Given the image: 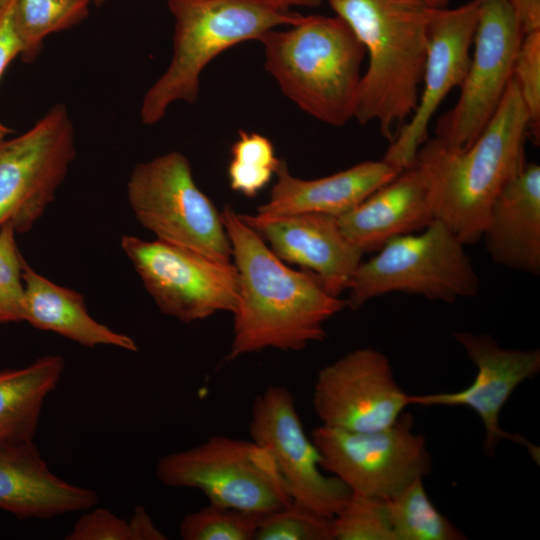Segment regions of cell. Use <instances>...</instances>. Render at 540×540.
Masks as SVG:
<instances>
[{"mask_svg":"<svg viewBox=\"0 0 540 540\" xmlns=\"http://www.w3.org/2000/svg\"><path fill=\"white\" fill-rule=\"evenodd\" d=\"M238 274L233 339L225 361L268 348L300 351L323 341L324 324L347 307L309 270L296 271L230 205L221 211Z\"/></svg>","mask_w":540,"mask_h":540,"instance_id":"1","label":"cell"},{"mask_svg":"<svg viewBox=\"0 0 540 540\" xmlns=\"http://www.w3.org/2000/svg\"><path fill=\"white\" fill-rule=\"evenodd\" d=\"M528 123L511 78L494 115L468 148H451L434 137L417 151L414 164L425 178L435 219L464 244L481 239L493 200L526 165Z\"/></svg>","mask_w":540,"mask_h":540,"instance_id":"2","label":"cell"},{"mask_svg":"<svg viewBox=\"0 0 540 540\" xmlns=\"http://www.w3.org/2000/svg\"><path fill=\"white\" fill-rule=\"evenodd\" d=\"M329 5L368 55L354 118L377 122L391 142L417 107L436 8L423 0H329Z\"/></svg>","mask_w":540,"mask_h":540,"instance_id":"3","label":"cell"},{"mask_svg":"<svg viewBox=\"0 0 540 540\" xmlns=\"http://www.w3.org/2000/svg\"><path fill=\"white\" fill-rule=\"evenodd\" d=\"M264 67L282 93L315 119L340 127L354 118L366 52L339 16H305L262 34Z\"/></svg>","mask_w":540,"mask_h":540,"instance_id":"4","label":"cell"},{"mask_svg":"<svg viewBox=\"0 0 540 540\" xmlns=\"http://www.w3.org/2000/svg\"><path fill=\"white\" fill-rule=\"evenodd\" d=\"M167 5L174 19L173 53L143 96L144 125L161 121L176 102L195 103L203 70L222 52L305 17L268 0H167Z\"/></svg>","mask_w":540,"mask_h":540,"instance_id":"5","label":"cell"},{"mask_svg":"<svg viewBox=\"0 0 540 540\" xmlns=\"http://www.w3.org/2000/svg\"><path fill=\"white\" fill-rule=\"evenodd\" d=\"M464 245L437 219L417 234L390 239L358 266L348 286L347 307L358 310L392 292L446 303L476 296L480 280Z\"/></svg>","mask_w":540,"mask_h":540,"instance_id":"6","label":"cell"},{"mask_svg":"<svg viewBox=\"0 0 540 540\" xmlns=\"http://www.w3.org/2000/svg\"><path fill=\"white\" fill-rule=\"evenodd\" d=\"M126 190L135 218L157 239L231 262L221 212L197 186L184 154L170 151L136 164Z\"/></svg>","mask_w":540,"mask_h":540,"instance_id":"7","label":"cell"},{"mask_svg":"<svg viewBox=\"0 0 540 540\" xmlns=\"http://www.w3.org/2000/svg\"><path fill=\"white\" fill-rule=\"evenodd\" d=\"M158 480L201 491L209 503L266 515L292 502L270 454L252 439L212 436L158 459Z\"/></svg>","mask_w":540,"mask_h":540,"instance_id":"8","label":"cell"},{"mask_svg":"<svg viewBox=\"0 0 540 540\" xmlns=\"http://www.w3.org/2000/svg\"><path fill=\"white\" fill-rule=\"evenodd\" d=\"M76 157L66 105L51 106L23 133L0 142V228L30 231L55 199Z\"/></svg>","mask_w":540,"mask_h":540,"instance_id":"9","label":"cell"},{"mask_svg":"<svg viewBox=\"0 0 540 540\" xmlns=\"http://www.w3.org/2000/svg\"><path fill=\"white\" fill-rule=\"evenodd\" d=\"M412 414L402 412L389 427L352 432L325 425L311 439L323 470L344 482L352 493L387 500L432 470L425 436L413 432Z\"/></svg>","mask_w":540,"mask_h":540,"instance_id":"10","label":"cell"},{"mask_svg":"<svg viewBox=\"0 0 540 540\" xmlns=\"http://www.w3.org/2000/svg\"><path fill=\"white\" fill-rule=\"evenodd\" d=\"M120 246L161 313L184 323L234 313L239 285L233 263L157 238L123 235Z\"/></svg>","mask_w":540,"mask_h":540,"instance_id":"11","label":"cell"},{"mask_svg":"<svg viewBox=\"0 0 540 540\" xmlns=\"http://www.w3.org/2000/svg\"><path fill=\"white\" fill-rule=\"evenodd\" d=\"M478 1L474 52L460 96L453 108L439 118L435 128V137L461 150L478 138L494 115L512 78L524 36L506 0Z\"/></svg>","mask_w":540,"mask_h":540,"instance_id":"12","label":"cell"},{"mask_svg":"<svg viewBox=\"0 0 540 540\" xmlns=\"http://www.w3.org/2000/svg\"><path fill=\"white\" fill-rule=\"evenodd\" d=\"M249 434L272 457L292 501L330 518L346 505L351 490L336 476L322 472L321 456L286 387L270 385L254 398Z\"/></svg>","mask_w":540,"mask_h":540,"instance_id":"13","label":"cell"},{"mask_svg":"<svg viewBox=\"0 0 540 540\" xmlns=\"http://www.w3.org/2000/svg\"><path fill=\"white\" fill-rule=\"evenodd\" d=\"M385 354L353 350L318 371L313 407L322 425L373 432L392 425L409 403Z\"/></svg>","mask_w":540,"mask_h":540,"instance_id":"14","label":"cell"},{"mask_svg":"<svg viewBox=\"0 0 540 540\" xmlns=\"http://www.w3.org/2000/svg\"><path fill=\"white\" fill-rule=\"evenodd\" d=\"M478 14V0L453 9H435L429 25L423 91L414 113L382 158L401 171L414 164L417 151L428 139L430 120L444 98L460 88L466 77Z\"/></svg>","mask_w":540,"mask_h":540,"instance_id":"15","label":"cell"},{"mask_svg":"<svg viewBox=\"0 0 540 540\" xmlns=\"http://www.w3.org/2000/svg\"><path fill=\"white\" fill-rule=\"evenodd\" d=\"M453 336L475 364V379L460 391L410 395V405L468 407L483 422L484 448L487 453L493 454L500 440L507 438L525 446L538 461L539 448L519 434L502 430L499 415L514 390L523 381L540 372V350L503 348L488 334L457 331Z\"/></svg>","mask_w":540,"mask_h":540,"instance_id":"16","label":"cell"},{"mask_svg":"<svg viewBox=\"0 0 540 540\" xmlns=\"http://www.w3.org/2000/svg\"><path fill=\"white\" fill-rule=\"evenodd\" d=\"M239 215L277 257L313 272L331 295L348 289L364 253L344 236L337 217L321 213L267 219Z\"/></svg>","mask_w":540,"mask_h":540,"instance_id":"17","label":"cell"},{"mask_svg":"<svg viewBox=\"0 0 540 540\" xmlns=\"http://www.w3.org/2000/svg\"><path fill=\"white\" fill-rule=\"evenodd\" d=\"M98 494L56 476L32 442L0 444V510L18 519H51L95 506Z\"/></svg>","mask_w":540,"mask_h":540,"instance_id":"18","label":"cell"},{"mask_svg":"<svg viewBox=\"0 0 540 540\" xmlns=\"http://www.w3.org/2000/svg\"><path fill=\"white\" fill-rule=\"evenodd\" d=\"M400 172L381 159L364 161L329 176L307 180L292 176L286 161L281 159L269 199L253 215L262 219L299 213L339 217Z\"/></svg>","mask_w":540,"mask_h":540,"instance_id":"19","label":"cell"},{"mask_svg":"<svg viewBox=\"0 0 540 540\" xmlns=\"http://www.w3.org/2000/svg\"><path fill=\"white\" fill-rule=\"evenodd\" d=\"M337 220L348 241L366 253L394 237L424 230L435 217L425 178L413 164Z\"/></svg>","mask_w":540,"mask_h":540,"instance_id":"20","label":"cell"},{"mask_svg":"<svg viewBox=\"0 0 540 540\" xmlns=\"http://www.w3.org/2000/svg\"><path fill=\"white\" fill-rule=\"evenodd\" d=\"M492 260L540 273V166L526 164L493 200L482 237Z\"/></svg>","mask_w":540,"mask_h":540,"instance_id":"21","label":"cell"},{"mask_svg":"<svg viewBox=\"0 0 540 540\" xmlns=\"http://www.w3.org/2000/svg\"><path fill=\"white\" fill-rule=\"evenodd\" d=\"M22 276L25 285L23 321L85 347L106 345L132 352L138 350L131 337L95 320L81 293L50 281L26 260Z\"/></svg>","mask_w":540,"mask_h":540,"instance_id":"22","label":"cell"},{"mask_svg":"<svg viewBox=\"0 0 540 540\" xmlns=\"http://www.w3.org/2000/svg\"><path fill=\"white\" fill-rule=\"evenodd\" d=\"M64 367L63 357L46 355L28 366L0 371V444L33 441L44 401Z\"/></svg>","mask_w":540,"mask_h":540,"instance_id":"23","label":"cell"},{"mask_svg":"<svg viewBox=\"0 0 540 540\" xmlns=\"http://www.w3.org/2000/svg\"><path fill=\"white\" fill-rule=\"evenodd\" d=\"M92 5L93 0H13L12 16L22 61H35L50 35L82 23Z\"/></svg>","mask_w":540,"mask_h":540,"instance_id":"24","label":"cell"},{"mask_svg":"<svg viewBox=\"0 0 540 540\" xmlns=\"http://www.w3.org/2000/svg\"><path fill=\"white\" fill-rule=\"evenodd\" d=\"M385 501L394 540L467 539L431 502L421 477Z\"/></svg>","mask_w":540,"mask_h":540,"instance_id":"25","label":"cell"},{"mask_svg":"<svg viewBox=\"0 0 540 540\" xmlns=\"http://www.w3.org/2000/svg\"><path fill=\"white\" fill-rule=\"evenodd\" d=\"M227 176L232 190L253 198L276 173L281 159L275 155L269 138L257 132L240 130L230 148Z\"/></svg>","mask_w":540,"mask_h":540,"instance_id":"26","label":"cell"},{"mask_svg":"<svg viewBox=\"0 0 540 540\" xmlns=\"http://www.w3.org/2000/svg\"><path fill=\"white\" fill-rule=\"evenodd\" d=\"M261 515L209 503L187 513L179 533L184 540H255Z\"/></svg>","mask_w":540,"mask_h":540,"instance_id":"27","label":"cell"},{"mask_svg":"<svg viewBox=\"0 0 540 540\" xmlns=\"http://www.w3.org/2000/svg\"><path fill=\"white\" fill-rule=\"evenodd\" d=\"M255 540H334L333 518L292 501L261 517Z\"/></svg>","mask_w":540,"mask_h":540,"instance_id":"28","label":"cell"},{"mask_svg":"<svg viewBox=\"0 0 540 540\" xmlns=\"http://www.w3.org/2000/svg\"><path fill=\"white\" fill-rule=\"evenodd\" d=\"M334 540H394L386 501L352 493L333 518Z\"/></svg>","mask_w":540,"mask_h":540,"instance_id":"29","label":"cell"},{"mask_svg":"<svg viewBox=\"0 0 540 540\" xmlns=\"http://www.w3.org/2000/svg\"><path fill=\"white\" fill-rule=\"evenodd\" d=\"M15 234L11 222L0 228V324L23 321L25 258L18 250Z\"/></svg>","mask_w":540,"mask_h":540,"instance_id":"30","label":"cell"},{"mask_svg":"<svg viewBox=\"0 0 540 540\" xmlns=\"http://www.w3.org/2000/svg\"><path fill=\"white\" fill-rule=\"evenodd\" d=\"M514 79L528 114V135L540 140V30L527 33L515 57Z\"/></svg>","mask_w":540,"mask_h":540,"instance_id":"31","label":"cell"},{"mask_svg":"<svg viewBox=\"0 0 540 540\" xmlns=\"http://www.w3.org/2000/svg\"><path fill=\"white\" fill-rule=\"evenodd\" d=\"M84 512L66 540H136L131 520L126 521L104 508Z\"/></svg>","mask_w":540,"mask_h":540,"instance_id":"32","label":"cell"},{"mask_svg":"<svg viewBox=\"0 0 540 540\" xmlns=\"http://www.w3.org/2000/svg\"><path fill=\"white\" fill-rule=\"evenodd\" d=\"M13 0H0V79L9 64L20 56L21 42L14 26Z\"/></svg>","mask_w":540,"mask_h":540,"instance_id":"33","label":"cell"},{"mask_svg":"<svg viewBox=\"0 0 540 540\" xmlns=\"http://www.w3.org/2000/svg\"><path fill=\"white\" fill-rule=\"evenodd\" d=\"M523 34L540 30V0H506Z\"/></svg>","mask_w":540,"mask_h":540,"instance_id":"34","label":"cell"},{"mask_svg":"<svg viewBox=\"0 0 540 540\" xmlns=\"http://www.w3.org/2000/svg\"><path fill=\"white\" fill-rule=\"evenodd\" d=\"M131 521L135 530L136 540H164L166 536L155 526L143 506L134 509Z\"/></svg>","mask_w":540,"mask_h":540,"instance_id":"35","label":"cell"},{"mask_svg":"<svg viewBox=\"0 0 540 540\" xmlns=\"http://www.w3.org/2000/svg\"><path fill=\"white\" fill-rule=\"evenodd\" d=\"M273 4L282 7L284 9H291L292 7H318L321 5L322 0H268Z\"/></svg>","mask_w":540,"mask_h":540,"instance_id":"36","label":"cell"},{"mask_svg":"<svg viewBox=\"0 0 540 540\" xmlns=\"http://www.w3.org/2000/svg\"><path fill=\"white\" fill-rule=\"evenodd\" d=\"M426 4H428L432 8L436 9H442L446 8L447 4L450 2V0H423Z\"/></svg>","mask_w":540,"mask_h":540,"instance_id":"37","label":"cell"},{"mask_svg":"<svg viewBox=\"0 0 540 540\" xmlns=\"http://www.w3.org/2000/svg\"><path fill=\"white\" fill-rule=\"evenodd\" d=\"M12 133L13 130L0 121V142Z\"/></svg>","mask_w":540,"mask_h":540,"instance_id":"38","label":"cell"},{"mask_svg":"<svg viewBox=\"0 0 540 540\" xmlns=\"http://www.w3.org/2000/svg\"><path fill=\"white\" fill-rule=\"evenodd\" d=\"M107 0H93V5L96 6V7H100L102 6L103 4L106 3Z\"/></svg>","mask_w":540,"mask_h":540,"instance_id":"39","label":"cell"}]
</instances>
